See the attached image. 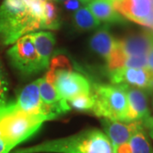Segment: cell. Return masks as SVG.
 <instances>
[{
	"label": "cell",
	"instance_id": "6da1fadb",
	"mask_svg": "<svg viewBox=\"0 0 153 153\" xmlns=\"http://www.w3.org/2000/svg\"><path fill=\"white\" fill-rule=\"evenodd\" d=\"M11 153H113V149L104 132L93 128L18 149Z\"/></svg>",
	"mask_w": 153,
	"mask_h": 153
},
{
	"label": "cell",
	"instance_id": "7a4b0ae2",
	"mask_svg": "<svg viewBox=\"0 0 153 153\" xmlns=\"http://www.w3.org/2000/svg\"><path fill=\"white\" fill-rule=\"evenodd\" d=\"M46 121L19 109L15 102H6L0 105V137L14 149L33 137Z\"/></svg>",
	"mask_w": 153,
	"mask_h": 153
},
{
	"label": "cell",
	"instance_id": "3957f363",
	"mask_svg": "<svg viewBox=\"0 0 153 153\" xmlns=\"http://www.w3.org/2000/svg\"><path fill=\"white\" fill-rule=\"evenodd\" d=\"M43 29L23 0H4L0 6V44H15L19 38Z\"/></svg>",
	"mask_w": 153,
	"mask_h": 153
},
{
	"label": "cell",
	"instance_id": "277c9868",
	"mask_svg": "<svg viewBox=\"0 0 153 153\" xmlns=\"http://www.w3.org/2000/svg\"><path fill=\"white\" fill-rule=\"evenodd\" d=\"M49 67V71L44 77L66 101L80 94H90L91 86L88 80L73 70L66 55L54 56Z\"/></svg>",
	"mask_w": 153,
	"mask_h": 153
},
{
	"label": "cell",
	"instance_id": "5b68a950",
	"mask_svg": "<svg viewBox=\"0 0 153 153\" xmlns=\"http://www.w3.org/2000/svg\"><path fill=\"white\" fill-rule=\"evenodd\" d=\"M92 111L100 117L128 123V103L125 85L94 84Z\"/></svg>",
	"mask_w": 153,
	"mask_h": 153
},
{
	"label": "cell",
	"instance_id": "8992f818",
	"mask_svg": "<svg viewBox=\"0 0 153 153\" xmlns=\"http://www.w3.org/2000/svg\"><path fill=\"white\" fill-rule=\"evenodd\" d=\"M11 66L24 76L43 71L38 53L30 34L19 38L7 51Z\"/></svg>",
	"mask_w": 153,
	"mask_h": 153
},
{
	"label": "cell",
	"instance_id": "52a82bcc",
	"mask_svg": "<svg viewBox=\"0 0 153 153\" xmlns=\"http://www.w3.org/2000/svg\"><path fill=\"white\" fill-rule=\"evenodd\" d=\"M113 7L122 16L148 27H153L152 0H116Z\"/></svg>",
	"mask_w": 153,
	"mask_h": 153
},
{
	"label": "cell",
	"instance_id": "ba28073f",
	"mask_svg": "<svg viewBox=\"0 0 153 153\" xmlns=\"http://www.w3.org/2000/svg\"><path fill=\"white\" fill-rule=\"evenodd\" d=\"M112 84L137 88L143 91L153 90V73L148 68L120 67L110 71Z\"/></svg>",
	"mask_w": 153,
	"mask_h": 153
},
{
	"label": "cell",
	"instance_id": "9c48e42d",
	"mask_svg": "<svg viewBox=\"0 0 153 153\" xmlns=\"http://www.w3.org/2000/svg\"><path fill=\"white\" fill-rule=\"evenodd\" d=\"M15 103L19 109L27 114L44 117L48 121L54 120L55 117L49 112L40 97L38 79L27 84L20 92Z\"/></svg>",
	"mask_w": 153,
	"mask_h": 153
},
{
	"label": "cell",
	"instance_id": "30bf717a",
	"mask_svg": "<svg viewBox=\"0 0 153 153\" xmlns=\"http://www.w3.org/2000/svg\"><path fill=\"white\" fill-rule=\"evenodd\" d=\"M152 47L153 33L146 31L129 34L121 40H117L116 44V49L124 60L128 56L147 55Z\"/></svg>",
	"mask_w": 153,
	"mask_h": 153
},
{
	"label": "cell",
	"instance_id": "8fae6325",
	"mask_svg": "<svg viewBox=\"0 0 153 153\" xmlns=\"http://www.w3.org/2000/svg\"><path fill=\"white\" fill-rule=\"evenodd\" d=\"M105 134L109 139L113 149V153L119 146L128 142L132 135L142 127L140 121L134 122H120L104 118L101 121Z\"/></svg>",
	"mask_w": 153,
	"mask_h": 153
},
{
	"label": "cell",
	"instance_id": "7c38bea8",
	"mask_svg": "<svg viewBox=\"0 0 153 153\" xmlns=\"http://www.w3.org/2000/svg\"><path fill=\"white\" fill-rule=\"evenodd\" d=\"M38 87L40 97L44 106L55 118L71 110L67 101L60 97L54 86L48 82L44 76L38 79Z\"/></svg>",
	"mask_w": 153,
	"mask_h": 153
},
{
	"label": "cell",
	"instance_id": "4fadbf2b",
	"mask_svg": "<svg viewBox=\"0 0 153 153\" xmlns=\"http://www.w3.org/2000/svg\"><path fill=\"white\" fill-rule=\"evenodd\" d=\"M126 94L128 103V122H145L151 117L147 100L145 91L140 88L126 86Z\"/></svg>",
	"mask_w": 153,
	"mask_h": 153
},
{
	"label": "cell",
	"instance_id": "5bb4252c",
	"mask_svg": "<svg viewBox=\"0 0 153 153\" xmlns=\"http://www.w3.org/2000/svg\"><path fill=\"white\" fill-rule=\"evenodd\" d=\"M29 34L32 38L34 47L39 57L40 64L44 71L49 68V60L55 44V35L54 33L45 31L33 32Z\"/></svg>",
	"mask_w": 153,
	"mask_h": 153
},
{
	"label": "cell",
	"instance_id": "9a60e30c",
	"mask_svg": "<svg viewBox=\"0 0 153 153\" xmlns=\"http://www.w3.org/2000/svg\"><path fill=\"white\" fill-rule=\"evenodd\" d=\"M88 8L99 22L110 24H120L124 22L123 17L116 10L111 0H91Z\"/></svg>",
	"mask_w": 153,
	"mask_h": 153
},
{
	"label": "cell",
	"instance_id": "2e32d148",
	"mask_svg": "<svg viewBox=\"0 0 153 153\" xmlns=\"http://www.w3.org/2000/svg\"><path fill=\"white\" fill-rule=\"evenodd\" d=\"M117 44V40L110 33L107 26L99 29L89 40L90 48L97 55L107 62L112 55Z\"/></svg>",
	"mask_w": 153,
	"mask_h": 153
},
{
	"label": "cell",
	"instance_id": "e0dca14e",
	"mask_svg": "<svg viewBox=\"0 0 153 153\" xmlns=\"http://www.w3.org/2000/svg\"><path fill=\"white\" fill-rule=\"evenodd\" d=\"M72 22L78 31H91L98 28L101 23L94 17L88 7H81L73 14Z\"/></svg>",
	"mask_w": 153,
	"mask_h": 153
},
{
	"label": "cell",
	"instance_id": "ac0fdd59",
	"mask_svg": "<svg viewBox=\"0 0 153 153\" xmlns=\"http://www.w3.org/2000/svg\"><path fill=\"white\" fill-rule=\"evenodd\" d=\"M128 143L131 153H153L152 146L143 126L132 135Z\"/></svg>",
	"mask_w": 153,
	"mask_h": 153
},
{
	"label": "cell",
	"instance_id": "d6986e66",
	"mask_svg": "<svg viewBox=\"0 0 153 153\" xmlns=\"http://www.w3.org/2000/svg\"><path fill=\"white\" fill-rule=\"evenodd\" d=\"M60 20L57 6L52 1H44L43 29L56 30L60 27Z\"/></svg>",
	"mask_w": 153,
	"mask_h": 153
},
{
	"label": "cell",
	"instance_id": "ffe728a7",
	"mask_svg": "<svg viewBox=\"0 0 153 153\" xmlns=\"http://www.w3.org/2000/svg\"><path fill=\"white\" fill-rule=\"evenodd\" d=\"M69 106L76 111H92L94 106V99L90 94H80L67 100Z\"/></svg>",
	"mask_w": 153,
	"mask_h": 153
},
{
	"label": "cell",
	"instance_id": "44dd1931",
	"mask_svg": "<svg viewBox=\"0 0 153 153\" xmlns=\"http://www.w3.org/2000/svg\"><path fill=\"white\" fill-rule=\"evenodd\" d=\"M123 67L128 68H147V55L128 56L123 61Z\"/></svg>",
	"mask_w": 153,
	"mask_h": 153
},
{
	"label": "cell",
	"instance_id": "7402d4cb",
	"mask_svg": "<svg viewBox=\"0 0 153 153\" xmlns=\"http://www.w3.org/2000/svg\"><path fill=\"white\" fill-rule=\"evenodd\" d=\"M8 91H9V84L4 67L0 61V105L7 102Z\"/></svg>",
	"mask_w": 153,
	"mask_h": 153
},
{
	"label": "cell",
	"instance_id": "603a6c76",
	"mask_svg": "<svg viewBox=\"0 0 153 153\" xmlns=\"http://www.w3.org/2000/svg\"><path fill=\"white\" fill-rule=\"evenodd\" d=\"M82 3L79 0H66L63 2V5L65 9L68 11H75L81 8Z\"/></svg>",
	"mask_w": 153,
	"mask_h": 153
},
{
	"label": "cell",
	"instance_id": "cb8c5ba5",
	"mask_svg": "<svg viewBox=\"0 0 153 153\" xmlns=\"http://www.w3.org/2000/svg\"><path fill=\"white\" fill-rule=\"evenodd\" d=\"M142 125L146 130H147L150 136L152 138L153 140V117H151L149 119L143 122Z\"/></svg>",
	"mask_w": 153,
	"mask_h": 153
},
{
	"label": "cell",
	"instance_id": "d4e9b609",
	"mask_svg": "<svg viewBox=\"0 0 153 153\" xmlns=\"http://www.w3.org/2000/svg\"><path fill=\"white\" fill-rule=\"evenodd\" d=\"M114 153H131V148L129 143L127 142L125 144H123L117 148Z\"/></svg>",
	"mask_w": 153,
	"mask_h": 153
},
{
	"label": "cell",
	"instance_id": "484cf974",
	"mask_svg": "<svg viewBox=\"0 0 153 153\" xmlns=\"http://www.w3.org/2000/svg\"><path fill=\"white\" fill-rule=\"evenodd\" d=\"M13 149L0 137V153H10Z\"/></svg>",
	"mask_w": 153,
	"mask_h": 153
},
{
	"label": "cell",
	"instance_id": "4316f807",
	"mask_svg": "<svg viewBox=\"0 0 153 153\" xmlns=\"http://www.w3.org/2000/svg\"><path fill=\"white\" fill-rule=\"evenodd\" d=\"M147 68L153 73V47L147 55Z\"/></svg>",
	"mask_w": 153,
	"mask_h": 153
},
{
	"label": "cell",
	"instance_id": "83f0119b",
	"mask_svg": "<svg viewBox=\"0 0 153 153\" xmlns=\"http://www.w3.org/2000/svg\"><path fill=\"white\" fill-rule=\"evenodd\" d=\"M79 1H80V2L82 3V4H88V3H89V2H90L91 0H79Z\"/></svg>",
	"mask_w": 153,
	"mask_h": 153
},
{
	"label": "cell",
	"instance_id": "f1b7e54d",
	"mask_svg": "<svg viewBox=\"0 0 153 153\" xmlns=\"http://www.w3.org/2000/svg\"><path fill=\"white\" fill-rule=\"evenodd\" d=\"M49 1H52V2H54V3H55V2H59V0H49Z\"/></svg>",
	"mask_w": 153,
	"mask_h": 153
},
{
	"label": "cell",
	"instance_id": "f546056e",
	"mask_svg": "<svg viewBox=\"0 0 153 153\" xmlns=\"http://www.w3.org/2000/svg\"><path fill=\"white\" fill-rule=\"evenodd\" d=\"M64 1H66V0H59V2H64Z\"/></svg>",
	"mask_w": 153,
	"mask_h": 153
},
{
	"label": "cell",
	"instance_id": "4dcf8cb0",
	"mask_svg": "<svg viewBox=\"0 0 153 153\" xmlns=\"http://www.w3.org/2000/svg\"><path fill=\"white\" fill-rule=\"evenodd\" d=\"M111 2H114V1H116V0H111Z\"/></svg>",
	"mask_w": 153,
	"mask_h": 153
},
{
	"label": "cell",
	"instance_id": "1f68e13d",
	"mask_svg": "<svg viewBox=\"0 0 153 153\" xmlns=\"http://www.w3.org/2000/svg\"><path fill=\"white\" fill-rule=\"evenodd\" d=\"M152 2H153V0H152Z\"/></svg>",
	"mask_w": 153,
	"mask_h": 153
},
{
	"label": "cell",
	"instance_id": "d6a6232c",
	"mask_svg": "<svg viewBox=\"0 0 153 153\" xmlns=\"http://www.w3.org/2000/svg\"><path fill=\"white\" fill-rule=\"evenodd\" d=\"M152 29H153V27H152Z\"/></svg>",
	"mask_w": 153,
	"mask_h": 153
}]
</instances>
